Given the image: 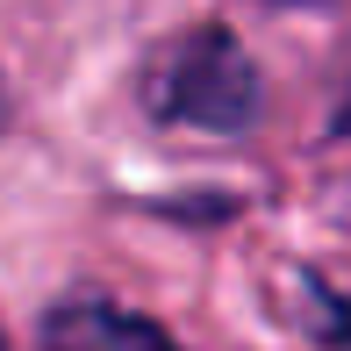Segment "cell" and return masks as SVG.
Masks as SVG:
<instances>
[{
  "mask_svg": "<svg viewBox=\"0 0 351 351\" xmlns=\"http://www.w3.org/2000/svg\"><path fill=\"white\" fill-rule=\"evenodd\" d=\"M136 93L151 122L201 136H251L265 115V72L251 65L230 22H194L172 43H158Z\"/></svg>",
  "mask_w": 351,
  "mask_h": 351,
  "instance_id": "obj_1",
  "label": "cell"
},
{
  "mask_svg": "<svg viewBox=\"0 0 351 351\" xmlns=\"http://www.w3.org/2000/svg\"><path fill=\"white\" fill-rule=\"evenodd\" d=\"M43 351H180L151 315H130L101 294H72L43 308Z\"/></svg>",
  "mask_w": 351,
  "mask_h": 351,
  "instance_id": "obj_2",
  "label": "cell"
},
{
  "mask_svg": "<svg viewBox=\"0 0 351 351\" xmlns=\"http://www.w3.org/2000/svg\"><path fill=\"white\" fill-rule=\"evenodd\" d=\"M8 115H14V101H8V79H0V136H8Z\"/></svg>",
  "mask_w": 351,
  "mask_h": 351,
  "instance_id": "obj_3",
  "label": "cell"
},
{
  "mask_svg": "<svg viewBox=\"0 0 351 351\" xmlns=\"http://www.w3.org/2000/svg\"><path fill=\"white\" fill-rule=\"evenodd\" d=\"M0 351H8V330H0Z\"/></svg>",
  "mask_w": 351,
  "mask_h": 351,
  "instance_id": "obj_4",
  "label": "cell"
}]
</instances>
